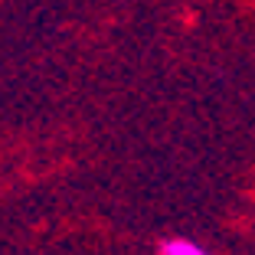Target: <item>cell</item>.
Returning a JSON list of instances; mask_svg holds the SVG:
<instances>
[{
	"label": "cell",
	"instance_id": "cell-1",
	"mask_svg": "<svg viewBox=\"0 0 255 255\" xmlns=\"http://www.w3.org/2000/svg\"><path fill=\"white\" fill-rule=\"evenodd\" d=\"M160 255H210L203 246H196L193 239H167L164 246H160Z\"/></svg>",
	"mask_w": 255,
	"mask_h": 255
}]
</instances>
